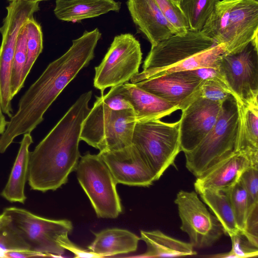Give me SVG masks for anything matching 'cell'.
<instances>
[{
	"instance_id": "1",
	"label": "cell",
	"mask_w": 258,
	"mask_h": 258,
	"mask_svg": "<svg viewBox=\"0 0 258 258\" xmlns=\"http://www.w3.org/2000/svg\"><path fill=\"white\" fill-rule=\"evenodd\" d=\"M101 37L98 28L85 31L73 40L60 57L50 63L21 98L16 113L11 117L1 143L9 146L18 136L31 133L43 120V115L67 86L94 57Z\"/></svg>"
},
{
	"instance_id": "2",
	"label": "cell",
	"mask_w": 258,
	"mask_h": 258,
	"mask_svg": "<svg viewBox=\"0 0 258 258\" xmlns=\"http://www.w3.org/2000/svg\"><path fill=\"white\" fill-rule=\"evenodd\" d=\"M91 91L82 94L47 135L30 152L28 179L33 190H55L76 169L82 124L91 108Z\"/></svg>"
},
{
	"instance_id": "3",
	"label": "cell",
	"mask_w": 258,
	"mask_h": 258,
	"mask_svg": "<svg viewBox=\"0 0 258 258\" xmlns=\"http://www.w3.org/2000/svg\"><path fill=\"white\" fill-rule=\"evenodd\" d=\"M201 32L223 44L225 53L240 50L258 35V2L220 0Z\"/></svg>"
},
{
	"instance_id": "4",
	"label": "cell",
	"mask_w": 258,
	"mask_h": 258,
	"mask_svg": "<svg viewBox=\"0 0 258 258\" xmlns=\"http://www.w3.org/2000/svg\"><path fill=\"white\" fill-rule=\"evenodd\" d=\"M239 110L233 96L223 102L211 131L192 151L184 153L185 166L196 178L236 152Z\"/></svg>"
},
{
	"instance_id": "5",
	"label": "cell",
	"mask_w": 258,
	"mask_h": 258,
	"mask_svg": "<svg viewBox=\"0 0 258 258\" xmlns=\"http://www.w3.org/2000/svg\"><path fill=\"white\" fill-rule=\"evenodd\" d=\"M84 120L80 140L100 151L117 150L132 144L136 119L133 109L115 110L96 97Z\"/></svg>"
},
{
	"instance_id": "6",
	"label": "cell",
	"mask_w": 258,
	"mask_h": 258,
	"mask_svg": "<svg viewBox=\"0 0 258 258\" xmlns=\"http://www.w3.org/2000/svg\"><path fill=\"white\" fill-rule=\"evenodd\" d=\"M217 44L202 32L188 30L183 34H174L151 49L144 62L143 71L131 79L135 84L172 72L190 57Z\"/></svg>"
},
{
	"instance_id": "7",
	"label": "cell",
	"mask_w": 258,
	"mask_h": 258,
	"mask_svg": "<svg viewBox=\"0 0 258 258\" xmlns=\"http://www.w3.org/2000/svg\"><path fill=\"white\" fill-rule=\"evenodd\" d=\"M132 144L142 155L158 180L174 163L181 151L179 121L172 123L160 119L137 121Z\"/></svg>"
},
{
	"instance_id": "8",
	"label": "cell",
	"mask_w": 258,
	"mask_h": 258,
	"mask_svg": "<svg viewBox=\"0 0 258 258\" xmlns=\"http://www.w3.org/2000/svg\"><path fill=\"white\" fill-rule=\"evenodd\" d=\"M76 170L97 217L117 218L122 211L117 183L100 156L86 153L80 157Z\"/></svg>"
},
{
	"instance_id": "9",
	"label": "cell",
	"mask_w": 258,
	"mask_h": 258,
	"mask_svg": "<svg viewBox=\"0 0 258 258\" xmlns=\"http://www.w3.org/2000/svg\"><path fill=\"white\" fill-rule=\"evenodd\" d=\"M258 35L244 48L219 57L216 69L237 102L257 103Z\"/></svg>"
},
{
	"instance_id": "10",
	"label": "cell",
	"mask_w": 258,
	"mask_h": 258,
	"mask_svg": "<svg viewBox=\"0 0 258 258\" xmlns=\"http://www.w3.org/2000/svg\"><path fill=\"white\" fill-rule=\"evenodd\" d=\"M3 213L10 218L32 250L43 256L60 257L64 254L65 249L58 240L72 232L71 221L47 219L17 207L7 208Z\"/></svg>"
},
{
	"instance_id": "11",
	"label": "cell",
	"mask_w": 258,
	"mask_h": 258,
	"mask_svg": "<svg viewBox=\"0 0 258 258\" xmlns=\"http://www.w3.org/2000/svg\"><path fill=\"white\" fill-rule=\"evenodd\" d=\"M142 59L140 43L132 34L116 36L101 62L95 68L94 86L102 92L128 82L139 73Z\"/></svg>"
},
{
	"instance_id": "12",
	"label": "cell",
	"mask_w": 258,
	"mask_h": 258,
	"mask_svg": "<svg viewBox=\"0 0 258 258\" xmlns=\"http://www.w3.org/2000/svg\"><path fill=\"white\" fill-rule=\"evenodd\" d=\"M174 203L181 220L180 229L187 234L194 247H210L224 234L220 223L209 212L196 192L180 190Z\"/></svg>"
},
{
	"instance_id": "13",
	"label": "cell",
	"mask_w": 258,
	"mask_h": 258,
	"mask_svg": "<svg viewBox=\"0 0 258 258\" xmlns=\"http://www.w3.org/2000/svg\"><path fill=\"white\" fill-rule=\"evenodd\" d=\"M223 103L199 95L182 111L179 121L181 151L184 154L195 149L215 125Z\"/></svg>"
},
{
	"instance_id": "14",
	"label": "cell",
	"mask_w": 258,
	"mask_h": 258,
	"mask_svg": "<svg viewBox=\"0 0 258 258\" xmlns=\"http://www.w3.org/2000/svg\"><path fill=\"white\" fill-rule=\"evenodd\" d=\"M204 81L194 70H188L169 73L135 84L182 110L200 94Z\"/></svg>"
},
{
	"instance_id": "15",
	"label": "cell",
	"mask_w": 258,
	"mask_h": 258,
	"mask_svg": "<svg viewBox=\"0 0 258 258\" xmlns=\"http://www.w3.org/2000/svg\"><path fill=\"white\" fill-rule=\"evenodd\" d=\"M98 155L117 184L147 187L157 180L146 160L133 144L119 150L100 151Z\"/></svg>"
},
{
	"instance_id": "16",
	"label": "cell",
	"mask_w": 258,
	"mask_h": 258,
	"mask_svg": "<svg viewBox=\"0 0 258 258\" xmlns=\"http://www.w3.org/2000/svg\"><path fill=\"white\" fill-rule=\"evenodd\" d=\"M126 4L134 23L151 46L175 34L155 0H128Z\"/></svg>"
},
{
	"instance_id": "17",
	"label": "cell",
	"mask_w": 258,
	"mask_h": 258,
	"mask_svg": "<svg viewBox=\"0 0 258 258\" xmlns=\"http://www.w3.org/2000/svg\"><path fill=\"white\" fill-rule=\"evenodd\" d=\"M250 166L253 165L247 155L236 152L197 178L195 190L198 193L205 188L225 189L237 182L243 171Z\"/></svg>"
},
{
	"instance_id": "18",
	"label": "cell",
	"mask_w": 258,
	"mask_h": 258,
	"mask_svg": "<svg viewBox=\"0 0 258 258\" xmlns=\"http://www.w3.org/2000/svg\"><path fill=\"white\" fill-rule=\"evenodd\" d=\"M121 91L131 105L137 121L160 119L179 110L175 105L132 83L121 85Z\"/></svg>"
},
{
	"instance_id": "19",
	"label": "cell",
	"mask_w": 258,
	"mask_h": 258,
	"mask_svg": "<svg viewBox=\"0 0 258 258\" xmlns=\"http://www.w3.org/2000/svg\"><path fill=\"white\" fill-rule=\"evenodd\" d=\"M120 6L114 0H56L53 11L60 20L76 22L110 11L118 12Z\"/></svg>"
},
{
	"instance_id": "20",
	"label": "cell",
	"mask_w": 258,
	"mask_h": 258,
	"mask_svg": "<svg viewBox=\"0 0 258 258\" xmlns=\"http://www.w3.org/2000/svg\"><path fill=\"white\" fill-rule=\"evenodd\" d=\"M32 143L31 133L24 134L9 179L1 194L10 202L24 204L26 200L25 186L28 175L29 147Z\"/></svg>"
},
{
	"instance_id": "21",
	"label": "cell",
	"mask_w": 258,
	"mask_h": 258,
	"mask_svg": "<svg viewBox=\"0 0 258 258\" xmlns=\"http://www.w3.org/2000/svg\"><path fill=\"white\" fill-rule=\"evenodd\" d=\"M236 102L239 118L236 152L245 154L253 166H258V102Z\"/></svg>"
},
{
	"instance_id": "22",
	"label": "cell",
	"mask_w": 258,
	"mask_h": 258,
	"mask_svg": "<svg viewBox=\"0 0 258 258\" xmlns=\"http://www.w3.org/2000/svg\"><path fill=\"white\" fill-rule=\"evenodd\" d=\"M94 235L88 249L101 257L134 252L141 239L127 230L116 228L102 230Z\"/></svg>"
},
{
	"instance_id": "23",
	"label": "cell",
	"mask_w": 258,
	"mask_h": 258,
	"mask_svg": "<svg viewBox=\"0 0 258 258\" xmlns=\"http://www.w3.org/2000/svg\"><path fill=\"white\" fill-rule=\"evenodd\" d=\"M140 234V239L146 243L147 249L138 257H172L197 254L190 242L173 238L159 230H141Z\"/></svg>"
},
{
	"instance_id": "24",
	"label": "cell",
	"mask_w": 258,
	"mask_h": 258,
	"mask_svg": "<svg viewBox=\"0 0 258 258\" xmlns=\"http://www.w3.org/2000/svg\"><path fill=\"white\" fill-rule=\"evenodd\" d=\"M197 194L220 223L225 234L231 236L241 232L237 226L229 198L224 190L209 188Z\"/></svg>"
},
{
	"instance_id": "25",
	"label": "cell",
	"mask_w": 258,
	"mask_h": 258,
	"mask_svg": "<svg viewBox=\"0 0 258 258\" xmlns=\"http://www.w3.org/2000/svg\"><path fill=\"white\" fill-rule=\"evenodd\" d=\"M220 0H182L180 8L188 22L189 30L201 32Z\"/></svg>"
},
{
	"instance_id": "26",
	"label": "cell",
	"mask_w": 258,
	"mask_h": 258,
	"mask_svg": "<svg viewBox=\"0 0 258 258\" xmlns=\"http://www.w3.org/2000/svg\"><path fill=\"white\" fill-rule=\"evenodd\" d=\"M27 60V33L25 25L20 30L15 48L11 76L12 98L23 87L22 78Z\"/></svg>"
},
{
	"instance_id": "27",
	"label": "cell",
	"mask_w": 258,
	"mask_h": 258,
	"mask_svg": "<svg viewBox=\"0 0 258 258\" xmlns=\"http://www.w3.org/2000/svg\"><path fill=\"white\" fill-rule=\"evenodd\" d=\"M25 27L27 33V60L22 78L23 84L43 49V34L40 24L33 17L26 22Z\"/></svg>"
},
{
	"instance_id": "28",
	"label": "cell",
	"mask_w": 258,
	"mask_h": 258,
	"mask_svg": "<svg viewBox=\"0 0 258 258\" xmlns=\"http://www.w3.org/2000/svg\"><path fill=\"white\" fill-rule=\"evenodd\" d=\"M0 221V256L7 251L31 250L10 218L2 213Z\"/></svg>"
},
{
	"instance_id": "29",
	"label": "cell",
	"mask_w": 258,
	"mask_h": 258,
	"mask_svg": "<svg viewBox=\"0 0 258 258\" xmlns=\"http://www.w3.org/2000/svg\"><path fill=\"white\" fill-rule=\"evenodd\" d=\"M222 190L229 198L237 226L242 232L249 209L247 192L239 179L232 185Z\"/></svg>"
},
{
	"instance_id": "30",
	"label": "cell",
	"mask_w": 258,
	"mask_h": 258,
	"mask_svg": "<svg viewBox=\"0 0 258 258\" xmlns=\"http://www.w3.org/2000/svg\"><path fill=\"white\" fill-rule=\"evenodd\" d=\"M163 16L173 27L175 34L189 30L187 19L180 6L171 0H155Z\"/></svg>"
},
{
	"instance_id": "31",
	"label": "cell",
	"mask_w": 258,
	"mask_h": 258,
	"mask_svg": "<svg viewBox=\"0 0 258 258\" xmlns=\"http://www.w3.org/2000/svg\"><path fill=\"white\" fill-rule=\"evenodd\" d=\"M232 242L230 251L213 255L215 257L245 258L257 257L258 247L252 244L240 232L230 236Z\"/></svg>"
},
{
	"instance_id": "32",
	"label": "cell",
	"mask_w": 258,
	"mask_h": 258,
	"mask_svg": "<svg viewBox=\"0 0 258 258\" xmlns=\"http://www.w3.org/2000/svg\"><path fill=\"white\" fill-rule=\"evenodd\" d=\"M200 95L205 98L220 103H223L232 96L219 76L204 80Z\"/></svg>"
},
{
	"instance_id": "33",
	"label": "cell",
	"mask_w": 258,
	"mask_h": 258,
	"mask_svg": "<svg viewBox=\"0 0 258 258\" xmlns=\"http://www.w3.org/2000/svg\"><path fill=\"white\" fill-rule=\"evenodd\" d=\"M239 180L246 189L249 207L258 203V166H250L241 174Z\"/></svg>"
},
{
	"instance_id": "34",
	"label": "cell",
	"mask_w": 258,
	"mask_h": 258,
	"mask_svg": "<svg viewBox=\"0 0 258 258\" xmlns=\"http://www.w3.org/2000/svg\"><path fill=\"white\" fill-rule=\"evenodd\" d=\"M241 233L252 244L258 247V203L249 207L244 229Z\"/></svg>"
},
{
	"instance_id": "35",
	"label": "cell",
	"mask_w": 258,
	"mask_h": 258,
	"mask_svg": "<svg viewBox=\"0 0 258 258\" xmlns=\"http://www.w3.org/2000/svg\"><path fill=\"white\" fill-rule=\"evenodd\" d=\"M104 103L111 109L122 110L133 109L129 102L121 91V85L111 87L105 95H101Z\"/></svg>"
},
{
	"instance_id": "36",
	"label": "cell",
	"mask_w": 258,
	"mask_h": 258,
	"mask_svg": "<svg viewBox=\"0 0 258 258\" xmlns=\"http://www.w3.org/2000/svg\"><path fill=\"white\" fill-rule=\"evenodd\" d=\"M59 244L65 249L71 251L75 257H101L99 255L88 249L81 248L69 239L68 235L61 237L58 240Z\"/></svg>"
},
{
	"instance_id": "37",
	"label": "cell",
	"mask_w": 258,
	"mask_h": 258,
	"mask_svg": "<svg viewBox=\"0 0 258 258\" xmlns=\"http://www.w3.org/2000/svg\"><path fill=\"white\" fill-rule=\"evenodd\" d=\"M43 255L38 252L31 250L10 251L4 253V257L9 258H28Z\"/></svg>"
},
{
	"instance_id": "38",
	"label": "cell",
	"mask_w": 258,
	"mask_h": 258,
	"mask_svg": "<svg viewBox=\"0 0 258 258\" xmlns=\"http://www.w3.org/2000/svg\"><path fill=\"white\" fill-rule=\"evenodd\" d=\"M195 74L203 80L219 76L217 70L213 68H203L193 70Z\"/></svg>"
},
{
	"instance_id": "39",
	"label": "cell",
	"mask_w": 258,
	"mask_h": 258,
	"mask_svg": "<svg viewBox=\"0 0 258 258\" xmlns=\"http://www.w3.org/2000/svg\"><path fill=\"white\" fill-rule=\"evenodd\" d=\"M1 102L0 99V135L1 136L5 131L8 121L6 120L5 116L3 113Z\"/></svg>"
},
{
	"instance_id": "40",
	"label": "cell",
	"mask_w": 258,
	"mask_h": 258,
	"mask_svg": "<svg viewBox=\"0 0 258 258\" xmlns=\"http://www.w3.org/2000/svg\"><path fill=\"white\" fill-rule=\"evenodd\" d=\"M8 1L9 2H11L13 1H15V0H8ZM23 1L33 2H39L40 1H45V0H23Z\"/></svg>"
},
{
	"instance_id": "41",
	"label": "cell",
	"mask_w": 258,
	"mask_h": 258,
	"mask_svg": "<svg viewBox=\"0 0 258 258\" xmlns=\"http://www.w3.org/2000/svg\"><path fill=\"white\" fill-rule=\"evenodd\" d=\"M173 2H174L175 4H176L178 5H180V3L182 0H171Z\"/></svg>"
},
{
	"instance_id": "42",
	"label": "cell",
	"mask_w": 258,
	"mask_h": 258,
	"mask_svg": "<svg viewBox=\"0 0 258 258\" xmlns=\"http://www.w3.org/2000/svg\"><path fill=\"white\" fill-rule=\"evenodd\" d=\"M2 217V214H1L0 215V221L1 220Z\"/></svg>"
},
{
	"instance_id": "43",
	"label": "cell",
	"mask_w": 258,
	"mask_h": 258,
	"mask_svg": "<svg viewBox=\"0 0 258 258\" xmlns=\"http://www.w3.org/2000/svg\"><path fill=\"white\" fill-rule=\"evenodd\" d=\"M253 1L258 2V0H253Z\"/></svg>"
}]
</instances>
